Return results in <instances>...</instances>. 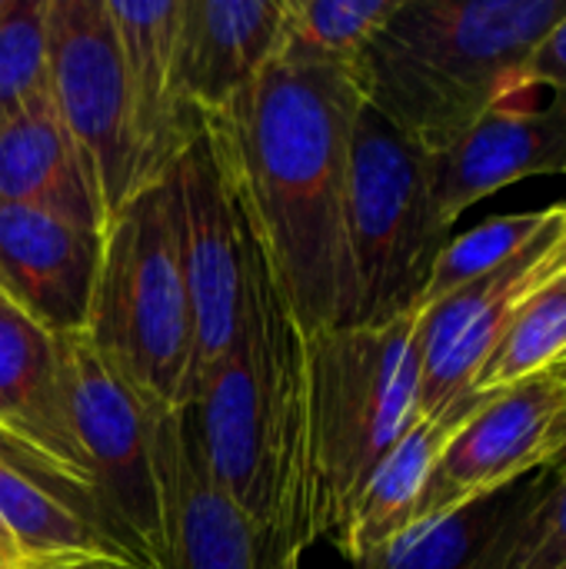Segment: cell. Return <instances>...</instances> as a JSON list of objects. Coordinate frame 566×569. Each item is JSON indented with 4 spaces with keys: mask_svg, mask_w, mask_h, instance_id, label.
Returning <instances> with one entry per match:
<instances>
[{
    "mask_svg": "<svg viewBox=\"0 0 566 569\" xmlns=\"http://www.w3.org/2000/svg\"><path fill=\"white\" fill-rule=\"evenodd\" d=\"M120 37L123 70L140 143V190L157 183L177 157L203 133V117L180 83V13L183 0L123 3L107 0Z\"/></svg>",
    "mask_w": 566,
    "mask_h": 569,
    "instance_id": "9a60e30c",
    "label": "cell"
},
{
    "mask_svg": "<svg viewBox=\"0 0 566 569\" xmlns=\"http://www.w3.org/2000/svg\"><path fill=\"white\" fill-rule=\"evenodd\" d=\"M394 7L397 0H284L280 53L320 63H354Z\"/></svg>",
    "mask_w": 566,
    "mask_h": 569,
    "instance_id": "7402d4cb",
    "label": "cell"
},
{
    "mask_svg": "<svg viewBox=\"0 0 566 569\" xmlns=\"http://www.w3.org/2000/svg\"><path fill=\"white\" fill-rule=\"evenodd\" d=\"M547 173H566V97L557 93L544 107L534 100L494 107L460 140L434 153L437 200L450 227L484 197Z\"/></svg>",
    "mask_w": 566,
    "mask_h": 569,
    "instance_id": "2e32d148",
    "label": "cell"
},
{
    "mask_svg": "<svg viewBox=\"0 0 566 569\" xmlns=\"http://www.w3.org/2000/svg\"><path fill=\"white\" fill-rule=\"evenodd\" d=\"M47 77L103 223L140 190V143L107 0H47Z\"/></svg>",
    "mask_w": 566,
    "mask_h": 569,
    "instance_id": "ba28073f",
    "label": "cell"
},
{
    "mask_svg": "<svg viewBox=\"0 0 566 569\" xmlns=\"http://www.w3.org/2000/svg\"><path fill=\"white\" fill-rule=\"evenodd\" d=\"M160 480V569H300L230 503L203 463L190 410L150 413Z\"/></svg>",
    "mask_w": 566,
    "mask_h": 569,
    "instance_id": "7c38bea8",
    "label": "cell"
},
{
    "mask_svg": "<svg viewBox=\"0 0 566 569\" xmlns=\"http://www.w3.org/2000/svg\"><path fill=\"white\" fill-rule=\"evenodd\" d=\"M83 333L150 407H193L197 333L173 167L103 223Z\"/></svg>",
    "mask_w": 566,
    "mask_h": 569,
    "instance_id": "277c9868",
    "label": "cell"
},
{
    "mask_svg": "<svg viewBox=\"0 0 566 569\" xmlns=\"http://www.w3.org/2000/svg\"><path fill=\"white\" fill-rule=\"evenodd\" d=\"M564 417L566 383L554 370H544L507 390H490V397L440 450L420 493L414 523L457 510L544 470L557 450V430Z\"/></svg>",
    "mask_w": 566,
    "mask_h": 569,
    "instance_id": "8fae6325",
    "label": "cell"
},
{
    "mask_svg": "<svg viewBox=\"0 0 566 569\" xmlns=\"http://www.w3.org/2000/svg\"><path fill=\"white\" fill-rule=\"evenodd\" d=\"M0 7H3V0H0Z\"/></svg>",
    "mask_w": 566,
    "mask_h": 569,
    "instance_id": "4dcf8cb0",
    "label": "cell"
},
{
    "mask_svg": "<svg viewBox=\"0 0 566 569\" xmlns=\"http://www.w3.org/2000/svg\"><path fill=\"white\" fill-rule=\"evenodd\" d=\"M60 569H150V567H110V563H87V567H60Z\"/></svg>",
    "mask_w": 566,
    "mask_h": 569,
    "instance_id": "f1b7e54d",
    "label": "cell"
},
{
    "mask_svg": "<svg viewBox=\"0 0 566 569\" xmlns=\"http://www.w3.org/2000/svg\"><path fill=\"white\" fill-rule=\"evenodd\" d=\"M60 377L77 447L93 477V500L117 540L160 569V480L153 407L93 350L87 333H60Z\"/></svg>",
    "mask_w": 566,
    "mask_h": 569,
    "instance_id": "52a82bcc",
    "label": "cell"
},
{
    "mask_svg": "<svg viewBox=\"0 0 566 569\" xmlns=\"http://www.w3.org/2000/svg\"><path fill=\"white\" fill-rule=\"evenodd\" d=\"M50 97L47 0H3L0 7V130Z\"/></svg>",
    "mask_w": 566,
    "mask_h": 569,
    "instance_id": "cb8c5ba5",
    "label": "cell"
},
{
    "mask_svg": "<svg viewBox=\"0 0 566 569\" xmlns=\"http://www.w3.org/2000/svg\"><path fill=\"white\" fill-rule=\"evenodd\" d=\"M547 483L550 470L544 467L497 493L417 520L354 569H494Z\"/></svg>",
    "mask_w": 566,
    "mask_h": 569,
    "instance_id": "ac0fdd59",
    "label": "cell"
},
{
    "mask_svg": "<svg viewBox=\"0 0 566 569\" xmlns=\"http://www.w3.org/2000/svg\"><path fill=\"white\" fill-rule=\"evenodd\" d=\"M494 569H566V477H554Z\"/></svg>",
    "mask_w": 566,
    "mask_h": 569,
    "instance_id": "d4e9b609",
    "label": "cell"
},
{
    "mask_svg": "<svg viewBox=\"0 0 566 569\" xmlns=\"http://www.w3.org/2000/svg\"><path fill=\"white\" fill-rule=\"evenodd\" d=\"M360 107L354 63L277 53L230 110L203 120L307 340L354 327L357 313L347 190Z\"/></svg>",
    "mask_w": 566,
    "mask_h": 569,
    "instance_id": "6da1fadb",
    "label": "cell"
},
{
    "mask_svg": "<svg viewBox=\"0 0 566 569\" xmlns=\"http://www.w3.org/2000/svg\"><path fill=\"white\" fill-rule=\"evenodd\" d=\"M0 197L40 207L100 237L103 217L53 93L0 130Z\"/></svg>",
    "mask_w": 566,
    "mask_h": 569,
    "instance_id": "d6986e66",
    "label": "cell"
},
{
    "mask_svg": "<svg viewBox=\"0 0 566 569\" xmlns=\"http://www.w3.org/2000/svg\"><path fill=\"white\" fill-rule=\"evenodd\" d=\"M550 217H554V207L530 210V213H504V217H490V220L477 223L474 230H467L460 237H450V243L444 247V253L434 263L420 310L430 307L434 300L460 290L464 283H474V280L494 273L497 267L510 263L550 223Z\"/></svg>",
    "mask_w": 566,
    "mask_h": 569,
    "instance_id": "603a6c76",
    "label": "cell"
},
{
    "mask_svg": "<svg viewBox=\"0 0 566 569\" xmlns=\"http://www.w3.org/2000/svg\"><path fill=\"white\" fill-rule=\"evenodd\" d=\"M554 273H566V240L560 243L557 257H554Z\"/></svg>",
    "mask_w": 566,
    "mask_h": 569,
    "instance_id": "83f0119b",
    "label": "cell"
},
{
    "mask_svg": "<svg viewBox=\"0 0 566 569\" xmlns=\"http://www.w3.org/2000/svg\"><path fill=\"white\" fill-rule=\"evenodd\" d=\"M180 197V250L193 303L197 383L227 353L247 290L250 227L214 137L203 133L173 163ZM197 397V393H193Z\"/></svg>",
    "mask_w": 566,
    "mask_h": 569,
    "instance_id": "30bf717a",
    "label": "cell"
},
{
    "mask_svg": "<svg viewBox=\"0 0 566 569\" xmlns=\"http://www.w3.org/2000/svg\"><path fill=\"white\" fill-rule=\"evenodd\" d=\"M547 470H550L554 477H566V417L560 420V430H557V450H554V457H550Z\"/></svg>",
    "mask_w": 566,
    "mask_h": 569,
    "instance_id": "4316f807",
    "label": "cell"
},
{
    "mask_svg": "<svg viewBox=\"0 0 566 569\" xmlns=\"http://www.w3.org/2000/svg\"><path fill=\"white\" fill-rule=\"evenodd\" d=\"M347 233L357 283L354 327L417 317L434 263L450 243L434 183V153L374 107H360L350 143Z\"/></svg>",
    "mask_w": 566,
    "mask_h": 569,
    "instance_id": "8992f818",
    "label": "cell"
},
{
    "mask_svg": "<svg viewBox=\"0 0 566 569\" xmlns=\"http://www.w3.org/2000/svg\"><path fill=\"white\" fill-rule=\"evenodd\" d=\"M193 427L230 503L294 567L320 540L310 477V360L250 237L247 290L227 353L200 377Z\"/></svg>",
    "mask_w": 566,
    "mask_h": 569,
    "instance_id": "7a4b0ae2",
    "label": "cell"
},
{
    "mask_svg": "<svg viewBox=\"0 0 566 569\" xmlns=\"http://www.w3.org/2000/svg\"><path fill=\"white\" fill-rule=\"evenodd\" d=\"M564 17L566 0H397L354 60L360 97L440 153L494 107L537 100L530 57Z\"/></svg>",
    "mask_w": 566,
    "mask_h": 569,
    "instance_id": "3957f363",
    "label": "cell"
},
{
    "mask_svg": "<svg viewBox=\"0 0 566 569\" xmlns=\"http://www.w3.org/2000/svg\"><path fill=\"white\" fill-rule=\"evenodd\" d=\"M0 440L93 500V477L67 417L57 333L7 297H0Z\"/></svg>",
    "mask_w": 566,
    "mask_h": 569,
    "instance_id": "4fadbf2b",
    "label": "cell"
},
{
    "mask_svg": "<svg viewBox=\"0 0 566 569\" xmlns=\"http://www.w3.org/2000/svg\"><path fill=\"white\" fill-rule=\"evenodd\" d=\"M284 47V0H183L180 83L207 120L230 110Z\"/></svg>",
    "mask_w": 566,
    "mask_h": 569,
    "instance_id": "e0dca14e",
    "label": "cell"
},
{
    "mask_svg": "<svg viewBox=\"0 0 566 569\" xmlns=\"http://www.w3.org/2000/svg\"><path fill=\"white\" fill-rule=\"evenodd\" d=\"M566 357V273L547 277L510 317L474 390H507Z\"/></svg>",
    "mask_w": 566,
    "mask_h": 569,
    "instance_id": "44dd1931",
    "label": "cell"
},
{
    "mask_svg": "<svg viewBox=\"0 0 566 569\" xmlns=\"http://www.w3.org/2000/svg\"><path fill=\"white\" fill-rule=\"evenodd\" d=\"M566 240V200L550 223L504 267L464 283L417 313L414 340L420 360V417H440L474 393L480 370L497 350L517 307L554 277V257Z\"/></svg>",
    "mask_w": 566,
    "mask_h": 569,
    "instance_id": "9c48e42d",
    "label": "cell"
},
{
    "mask_svg": "<svg viewBox=\"0 0 566 569\" xmlns=\"http://www.w3.org/2000/svg\"><path fill=\"white\" fill-rule=\"evenodd\" d=\"M550 370H554V373H557V377H560V380L566 383V357L560 360V363H557V367H550Z\"/></svg>",
    "mask_w": 566,
    "mask_h": 569,
    "instance_id": "f546056e",
    "label": "cell"
},
{
    "mask_svg": "<svg viewBox=\"0 0 566 569\" xmlns=\"http://www.w3.org/2000/svg\"><path fill=\"white\" fill-rule=\"evenodd\" d=\"M414 327L417 317H404L387 327H340L307 340L317 537L334 547L377 467L420 420Z\"/></svg>",
    "mask_w": 566,
    "mask_h": 569,
    "instance_id": "5b68a950",
    "label": "cell"
},
{
    "mask_svg": "<svg viewBox=\"0 0 566 569\" xmlns=\"http://www.w3.org/2000/svg\"><path fill=\"white\" fill-rule=\"evenodd\" d=\"M530 83L537 90H550L557 97H566V17L534 50V57H530Z\"/></svg>",
    "mask_w": 566,
    "mask_h": 569,
    "instance_id": "484cf974",
    "label": "cell"
},
{
    "mask_svg": "<svg viewBox=\"0 0 566 569\" xmlns=\"http://www.w3.org/2000/svg\"><path fill=\"white\" fill-rule=\"evenodd\" d=\"M487 397L490 390H474L464 400H457L450 410H444L440 417H420L407 430V437L390 450V457L377 467V473L364 487L347 520V530L337 543V550L350 563L370 557L374 550H380L384 543H390L414 523L420 493L427 487V477L440 450Z\"/></svg>",
    "mask_w": 566,
    "mask_h": 569,
    "instance_id": "ffe728a7",
    "label": "cell"
},
{
    "mask_svg": "<svg viewBox=\"0 0 566 569\" xmlns=\"http://www.w3.org/2000/svg\"><path fill=\"white\" fill-rule=\"evenodd\" d=\"M100 237L30 203L0 197V297L50 333H80Z\"/></svg>",
    "mask_w": 566,
    "mask_h": 569,
    "instance_id": "5bb4252c",
    "label": "cell"
}]
</instances>
